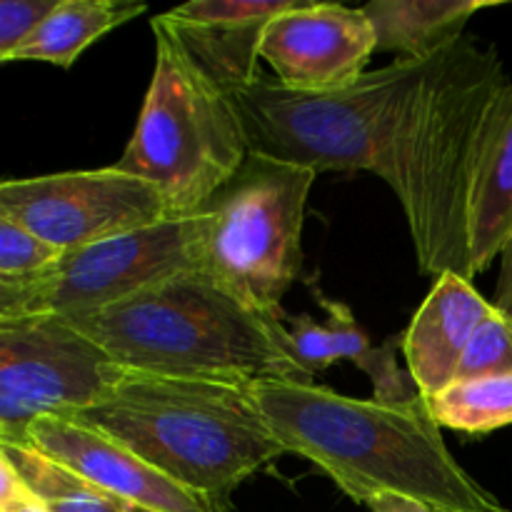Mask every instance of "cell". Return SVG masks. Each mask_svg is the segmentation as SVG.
Instances as JSON below:
<instances>
[{"instance_id":"obj_1","label":"cell","mask_w":512,"mask_h":512,"mask_svg":"<svg viewBox=\"0 0 512 512\" xmlns=\"http://www.w3.org/2000/svg\"><path fill=\"white\" fill-rule=\"evenodd\" d=\"M508 83L498 48L463 35L423 60L400 98L380 178L400 200L420 273L475 278L473 193Z\"/></svg>"},{"instance_id":"obj_2","label":"cell","mask_w":512,"mask_h":512,"mask_svg":"<svg viewBox=\"0 0 512 512\" xmlns=\"http://www.w3.org/2000/svg\"><path fill=\"white\" fill-rule=\"evenodd\" d=\"M250 395L285 450L323 470L353 503L393 493L435 512H512L453 458L423 395L378 403L293 380L253 383Z\"/></svg>"},{"instance_id":"obj_3","label":"cell","mask_w":512,"mask_h":512,"mask_svg":"<svg viewBox=\"0 0 512 512\" xmlns=\"http://www.w3.org/2000/svg\"><path fill=\"white\" fill-rule=\"evenodd\" d=\"M68 323L138 373L230 385L313 383L290 358L283 318L260 313L205 270Z\"/></svg>"},{"instance_id":"obj_4","label":"cell","mask_w":512,"mask_h":512,"mask_svg":"<svg viewBox=\"0 0 512 512\" xmlns=\"http://www.w3.org/2000/svg\"><path fill=\"white\" fill-rule=\"evenodd\" d=\"M65 418L110 435L218 512H235V490L288 453L250 385L130 370L110 398Z\"/></svg>"},{"instance_id":"obj_5","label":"cell","mask_w":512,"mask_h":512,"mask_svg":"<svg viewBox=\"0 0 512 512\" xmlns=\"http://www.w3.org/2000/svg\"><path fill=\"white\" fill-rule=\"evenodd\" d=\"M155 68L138 123L115 168L143 178L173 218L198 213L250 158L233 93L215 83L163 15L150 20Z\"/></svg>"},{"instance_id":"obj_6","label":"cell","mask_w":512,"mask_h":512,"mask_svg":"<svg viewBox=\"0 0 512 512\" xmlns=\"http://www.w3.org/2000/svg\"><path fill=\"white\" fill-rule=\"evenodd\" d=\"M423 60L398 58L355 85L325 93L290 90L260 73L233 98L250 155L315 173L383 170L390 125Z\"/></svg>"},{"instance_id":"obj_7","label":"cell","mask_w":512,"mask_h":512,"mask_svg":"<svg viewBox=\"0 0 512 512\" xmlns=\"http://www.w3.org/2000/svg\"><path fill=\"white\" fill-rule=\"evenodd\" d=\"M318 173L250 155L198 210L203 270L260 313L283 318V298L303 270L305 205Z\"/></svg>"},{"instance_id":"obj_8","label":"cell","mask_w":512,"mask_h":512,"mask_svg":"<svg viewBox=\"0 0 512 512\" xmlns=\"http://www.w3.org/2000/svg\"><path fill=\"white\" fill-rule=\"evenodd\" d=\"M203 270V218H170L60 255L18 283H0V320H80L170 278Z\"/></svg>"},{"instance_id":"obj_9","label":"cell","mask_w":512,"mask_h":512,"mask_svg":"<svg viewBox=\"0 0 512 512\" xmlns=\"http://www.w3.org/2000/svg\"><path fill=\"white\" fill-rule=\"evenodd\" d=\"M128 373L68 320H0V443L30 445L35 420L103 403Z\"/></svg>"},{"instance_id":"obj_10","label":"cell","mask_w":512,"mask_h":512,"mask_svg":"<svg viewBox=\"0 0 512 512\" xmlns=\"http://www.w3.org/2000/svg\"><path fill=\"white\" fill-rule=\"evenodd\" d=\"M0 215L63 253L173 218L153 185L115 165L3 180Z\"/></svg>"},{"instance_id":"obj_11","label":"cell","mask_w":512,"mask_h":512,"mask_svg":"<svg viewBox=\"0 0 512 512\" xmlns=\"http://www.w3.org/2000/svg\"><path fill=\"white\" fill-rule=\"evenodd\" d=\"M378 50L373 23L363 8L300 0L265 28L260 60L290 90H343L368 73Z\"/></svg>"},{"instance_id":"obj_12","label":"cell","mask_w":512,"mask_h":512,"mask_svg":"<svg viewBox=\"0 0 512 512\" xmlns=\"http://www.w3.org/2000/svg\"><path fill=\"white\" fill-rule=\"evenodd\" d=\"M28 443L133 512H218L208 498L183 488L123 443L75 418L45 415L35 420Z\"/></svg>"},{"instance_id":"obj_13","label":"cell","mask_w":512,"mask_h":512,"mask_svg":"<svg viewBox=\"0 0 512 512\" xmlns=\"http://www.w3.org/2000/svg\"><path fill=\"white\" fill-rule=\"evenodd\" d=\"M300 0H193L163 13L190 58L230 93L260 75L265 28Z\"/></svg>"},{"instance_id":"obj_14","label":"cell","mask_w":512,"mask_h":512,"mask_svg":"<svg viewBox=\"0 0 512 512\" xmlns=\"http://www.w3.org/2000/svg\"><path fill=\"white\" fill-rule=\"evenodd\" d=\"M493 310V303L463 275L443 273L435 278L433 290L403 333L408 373L423 398H435L458 380L465 350Z\"/></svg>"},{"instance_id":"obj_15","label":"cell","mask_w":512,"mask_h":512,"mask_svg":"<svg viewBox=\"0 0 512 512\" xmlns=\"http://www.w3.org/2000/svg\"><path fill=\"white\" fill-rule=\"evenodd\" d=\"M512 233V80L490 123L470 213V258L475 275L490 268Z\"/></svg>"},{"instance_id":"obj_16","label":"cell","mask_w":512,"mask_h":512,"mask_svg":"<svg viewBox=\"0 0 512 512\" xmlns=\"http://www.w3.org/2000/svg\"><path fill=\"white\" fill-rule=\"evenodd\" d=\"M483 8H488L483 0H373L363 5L378 50L408 60H428L453 45Z\"/></svg>"},{"instance_id":"obj_17","label":"cell","mask_w":512,"mask_h":512,"mask_svg":"<svg viewBox=\"0 0 512 512\" xmlns=\"http://www.w3.org/2000/svg\"><path fill=\"white\" fill-rule=\"evenodd\" d=\"M143 13V3L125 0H60L58 8L45 18V23L13 55L10 63L35 60L70 68L88 45Z\"/></svg>"},{"instance_id":"obj_18","label":"cell","mask_w":512,"mask_h":512,"mask_svg":"<svg viewBox=\"0 0 512 512\" xmlns=\"http://www.w3.org/2000/svg\"><path fill=\"white\" fill-rule=\"evenodd\" d=\"M0 458L13 465L20 483L48 508V512H133L113 495L103 493L65 465L30 445H3Z\"/></svg>"},{"instance_id":"obj_19","label":"cell","mask_w":512,"mask_h":512,"mask_svg":"<svg viewBox=\"0 0 512 512\" xmlns=\"http://www.w3.org/2000/svg\"><path fill=\"white\" fill-rule=\"evenodd\" d=\"M440 428L485 435L512 425V373L463 378L428 400Z\"/></svg>"},{"instance_id":"obj_20","label":"cell","mask_w":512,"mask_h":512,"mask_svg":"<svg viewBox=\"0 0 512 512\" xmlns=\"http://www.w3.org/2000/svg\"><path fill=\"white\" fill-rule=\"evenodd\" d=\"M63 250L45 243L28 228L0 215V283L33 278L55 263Z\"/></svg>"},{"instance_id":"obj_21","label":"cell","mask_w":512,"mask_h":512,"mask_svg":"<svg viewBox=\"0 0 512 512\" xmlns=\"http://www.w3.org/2000/svg\"><path fill=\"white\" fill-rule=\"evenodd\" d=\"M512 373V320L493 310L480 323L460 363L458 380Z\"/></svg>"},{"instance_id":"obj_22","label":"cell","mask_w":512,"mask_h":512,"mask_svg":"<svg viewBox=\"0 0 512 512\" xmlns=\"http://www.w3.org/2000/svg\"><path fill=\"white\" fill-rule=\"evenodd\" d=\"M398 350H403V335H393L383 345H375L360 365L373 383V400L378 403H408L420 398L413 375L400 370Z\"/></svg>"},{"instance_id":"obj_23","label":"cell","mask_w":512,"mask_h":512,"mask_svg":"<svg viewBox=\"0 0 512 512\" xmlns=\"http://www.w3.org/2000/svg\"><path fill=\"white\" fill-rule=\"evenodd\" d=\"M60 0H3L0 3V63H10L13 55L28 43L35 30L45 23Z\"/></svg>"},{"instance_id":"obj_24","label":"cell","mask_w":512,"mask_h":512,"mask_svg":"<svg viewBox=\"0 0 512 512\" xmlns=\"http://www.w3.org/2000/svg\"><path fill=\"white\" fill-rule=\"evenodd\" d=\"M0 512H48V508L20 483L13 465L3 458H0Z\"/></svg>"},{"instance_id":"obj_25","label":"cell","mask_w":512,"mask_h":512,"mask_svg":"<svg viewBox=\"0 0 512 512\" xmlns=\"http://www.w3.org/2000/svg\"><path fill=\"white\" fill-rule=\"evenodd\" d=\"M493 308L512 320V233L500 250V280L493 295Z\"/></svg>"},{"instance_id":"obj_26","label":"cell","mask_w":512,"mask_h":512,"mask_svg":"<svg viewBox=\"0 0 512 512\" xmlns=\"http://www.w3.org/2000/svg\"><path fill=\"white\" fill-rule=\"evenodd\" d=\"M370 512H435L430 505L420 503V500L413 498H405V495H393V493H385L378 495L368 503Z\"/></svg>"}]
</instances>
